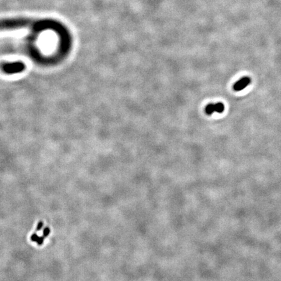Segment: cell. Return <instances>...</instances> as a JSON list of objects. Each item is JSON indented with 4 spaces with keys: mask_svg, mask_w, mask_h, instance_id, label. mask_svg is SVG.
<instances>
[{
    "mask_svg": "<svg viewBox=\"0 0 281 281\" xmlns=\"http://www.w3.org/2000/svg\"><path fill=\"white\" fill-rule=\"evenodd\" d=\"M251 83V78L249 76L242 77L241 79L237 81L233 85V89L235 91H241L245 89Z\"/></svg>",
    "mask_w": 281,
    "mask_h": 281,
    "instance_id": "obj_2",
    "label": "cell"
},
{
    "mask_svg": "<svg viewBox=\"0 0 281 281\" xmlns=\"http://www.w3.org/2000/svg\"><path fill=\"white\" fill-rule=\"evenodd\" d=\"M224 110V105L221 102H218L216 104H210L206 107L205 111L208 115H212V113L217 112V113H222Z\"/></svg>",
    "mask_w": 281,
    "mask_h": 281,
    "instance_id": "obj_1",
    "label": "cell"
},
{
    "mask_svg": "<svg viewBox=\"0 0 281 281\" xmlns=\"http://www.w3.org/2000/svg\"><path fill=\"white\" fill-rule=\"evenodd\" d=\"M50 228H49L48 227H46L43 230V236L44 237H47V236H48L49 234H50Z\"/></svg>",
    "mask_w": 281,
    "mask_h": 281,
    "instance_id": "obj_3",
    "label": "cell"
},
{
    "mask_svg": "<svg viewBox=\"0 0 281 281\" xmlns=\"http://www.w3.org/2000/svg\"><path fill=\"white\" fill-rule=\"evenodd\" d=\"M43 225H44L43 222V221H40V222L38 223V224H37V228H36V230H37V231H40V230L42 229V228L43 227Z\"/></svg>",
    "mask_w": 281,
    "mask_h": 281,
    "instance_id": "obj_5",
    "label": "cell"
},
{
    "mask_svg": "<svg viewBox=\"0 0 281 281\" xmlns=\"http://www.w3.org/2000/svg\"><path fill=\"white\" fill-rule=\"evenodd\" d=\"M44 236H41V237H39V240H37V243L39 245H43V242H44Z\"/></svg>",
    "mask_w": 281,
    "mask_h": 281,
    "instance_id": "obj_6",
    "label": "cell"
},
{
    "mask_svg": "<svg viewBox=\"0 0 281 281\" xmlns=\"http://www.w3.org/2000/svg\"><path fill=\"white\" fill-rule=\"evenodd\" d=\"M39 237L36 234H33L31 236V237H30L31 240L32 242H37V240H39Z\"/></svg>",
    "mask_w": 281,
    "mask_h": 281,
    "instance_id": "obj_4",
    "label": "cell"
}]
</instances>
